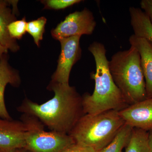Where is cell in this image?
Wrapping results in <instances>:
<instances>
[{
	"mask_svg": "<svg viewBox=\"0 0 152 152\" xmlns=\"http://www.w3.org/2000/svg\"><path fill=\"white\" fill-rule=\"evenodd\" d=\"M47 88L54 93L51 99L40 104L26 99L17 110L23 114L36 117L50 131L69 135L86 114L83 98L69 83L51 81Z\"/></svg>",
	"mask_w": 152,
	"mask_h": 152,
	"instance_id": "obj_1",
	"label": "cell"
},
{
	"mask_svg": "<svg viewBox=\"0 0 152 152\" xmlns=\"http://www.w3.org/2000/svg\"><path fill=\"white\" fill-rule=\"evenodd\" d=\"M88 50L94 58L96 69L95 73L91 74V78L95 81L94 92L82 96L85 113L96 115L110 110L119 111L126 107L129 105L112 77L104 46L94 42Z\"/></svg>",
	"mask_w": 152,
	"mask_h": 152,
	"instance_id": "obj_2",
	"label": "cell"
},
{
	"mask_svg": "<svg viewBox=\"0 0 152 152\" xmlns=\"http://www.w3.org/2000/svg\"><path fill=\"white\" fill-rule=\"evenodd\" d=\"M109 66L113 80L128 105L147 99L140 55L136 48L131 46L129 50L117 52Z\"/></svg>",
	"mask_w": 152,
	"mask_h": 152,
	"instance_id": "obj_3",
	"label": "cell"
},
{
	"mask_svg": "<svg viewBox=\"0 0 152 152\" xmlns=\"http://www.w3.org/2000/svg\"><path fill=\"white\" fill-rule=\"evenodd\" d=\"M125 124L116 110L96 115L85 114L69 135L75 142L88 146L98 152L113 140Z\"/></svg>",
	"mask_w": 152,
	"mask_h": 152,
	"instance_id": "obj_4",
	"label": "cell"
},
{
	"mask_svg": "<svg viewBox=\"0 0 152 152\" xmlns=\"http://www.w3.org/2000/svg\"><path fill=\"white\" fill-rule=\"evenodd\" d=\"M21 121L26 127L24 148L30 152H62L75 142L69 135L45 130L37 118L23 114Z\"/></svg>",
	"mask_w": 152,
	"mask_h": 152,
	"instance_id": "obj_5",
	"label": "cell"
},
{
	"mask_svg": "<svg viewBox=\"0 0 152 152\" xmlns=\"http://www.w3.org/2000/svg\"><path fill=\"white\" fill-rule=\"evenodd\" d=\"M96 23L93 14L89 10L84 8L67 16L63 21L52 30L51 35L55 39L91 35L94 32Z\"/></svg>",
	"mask_w": 152,
	"mask_h": 152,
	"instance_id": "obj_6",
	"label": "cell"
},
{
	"mask_svg": "<svg viewBox=\"0 0 152 152\" xmlns=\"http://www.w3.org/2000/svg\"><path fill=\"white\" fill-rule=\"evenodd\" d=\"M80 36H76L59 40L61 52L56 69L52 76L51 81L69 83L72 68L81 57V49L80 45Z\"/></svg>",
	"mask_w": 152,
	"mask_h": 152,
	"instance_id": "obj_7",
	"label": "cell"
},
{
	"mask_svg": "<svg viewBox=\"0 0 152 152\" xmlns=\"http://www.w3.org/2000/svg\"><path fill=\"white\" fill-rule=\"evenodd\" d=\"M119 114L126 124L148 132L152 129V98L128 106Z\"/></svg>",
	"mask_w": 152,
	"mask_h": 152,
	"instance_id": "obj_8",
	"label": "cell"
},
{
	"mask_svg": "<svg viewBox=\"0 0 152 152\" xmlns=\"http://www.w3.org/2000/svg\"><path fill=\"white\" fill-rule=\"evenodd\" d=\"M26 127L21 121L0 118V149L14 152L25 146Z\"/></svg>",
	"mask_w": 152,
	"mask_h": 152,
	"instance_id": "obj_9",
	"label": "cell"
},
{
	"mask_svg": "<svg viewBox=\"0 0 152 152\" xmlns=\"http://www.w3.org/2000/svg\"><path fill=\"white\" fill-rule=\"evenodd\" d=\"M21 83V80L18 71L9 64L7 54L0 57V118L12 119L5 102V91L8 85L17 88L20 86Z\"/></svg>",
	"mask_w": 152,
	"mask_h": 152,
	"instance_id": "obj_10",
	"label": "cell"
},
{
	"mask_svg": "<svg viewBox=\"0 0 152 152\" xmlns=\"http://www.w3.org/2000/svg\"><path fill=\"white\" fill-rule=\"evenodd\" d=\"M131 46L137 49L141 57V64L143 72L147 99L152 98V45L143 38L133 34L130 37Z\"/></svg>",
	"mask_w": 152,
	"mask_h": 152,
	"instance_id": "obj_11",
	"label": "cell"
},
{
	"mask_svg": "<svg viewBox=\"0 0 152 152\" xmlns=\"http://www.w3.org/2000/svg\"><path fill=\"white\" fill-rule=\"evenodd\" d=\"M10 4L3 6L0 9V44L11 52L16 53L20 50V47L16 40L11 37L8 26L11 22L16 20L15 14L17 11L12 10L9 7Z\"/></svg>",
	"mask_w": 152,
	"mask_h": 152,
	"instance_id": "obj_12",
	"label": "cell"
},
{
	"mask_svg": "<svg viewBox=\"0 0 152 152\" xmlns=\"http://www.w3.org/2000/svg\"><path fill=\"white\" fill-rule=\"evenodd\" d=\"M129 10L134 34L145 39L152 45V25L146 14L138 8L131 7Z\"/></svg>",
	"mask_w": 152,
	"mask_h": 152,
	"instance_id": "obj_13",
	"label": "cell"
},
{
	"mask_svg": "<svg viewBox=\"0 0 152 152\" xmlns=\"http://www.w3.org/2000/svg\"><path fill=\"white\" fill-rule=\"evenodd\" d=\"M125 148V152H151L148 132L133 128L130 138Z\"/></svg>",
	"mask_w": 152,
	"mask_h": 152,
	"instance_id": "obj_14",
	"label": "cell"
},
{
	"mask_svg": "<svg viewBox=\"0 0 152 152\" xmlns=\"http://www.w3.org/2000/svg\"><path fill=\"white\" fill-rule=\"evenodd\" d=\"M133 128L125 124L110 142L98 152H123L130 138Z\"/></svg>",
	"mask_w": 152,
	"mask_h": 152,
	"instance_id": "obj_15",
	"label": "cell"
},
{
	"mask_svg": "<svg viewBox=\"0 0 152 152\" xmlns=\"http://www.w3.org/2000/svg\"><path fill=\"white\" fill-rule=\"evenodd\" d=\"M47 21L46 18L42 17L27 23V32L32 36L38 47H39L40 42L43 39Z\"/></svg>",
	"mask_w": 152,
	"mask_h": 152,
	"instance_id": "obj_16",
	"label": "cell"
},
{
	"mask_svg": "<svg viewBox=\"0 0 152 152\" xmlns=\"http://www.w3.org/2000/svg\"><path fill=\"white\" fill-rule=\"evenodd\" d=\"M27 22L26 18L11 22L8 26L9 34L15 40L20 39L27 32Z\"/></svg>",
	"mask_w": 152,
	"mask_h": 152,
	"instance_id": "obj_17",
	"label": "cell"
},
{
	"mask_svg": "<svg viewBox=\"0 0 152 152\" xmlns=\"http://www.w3.org/2000/svg\"><path fill=\"white\" fill-rule=\"evenodd\" d=\"M80 0H48L43 1L45 8L60 10L81 2Z\"/></svg>",
	"mask_w": 152,
	"mask_h": 152,
	"instance_id": "obj_18",
	"label": "cell"
},
{
	"mask_svg": "<svg viewBox=\"0 0 152 152\" xmlns=\"http://www.w3.org/2000/svg\"><path fill=\"white\" fill-rule=\"evenodd\" d=\"M62 152H98L88 146L74 142L66 148Z\"/></svg>",
	"mask_w": 152,
	"mask_h": 152,
	"instance_id": "obj_19",
	"label": "cell"
},
{
	"mask_svg": "<svg viewBox=\"0 0 152 152\" xmlns=\"http://www.w3.org/2000/svg\"><path fill=\"white\" fill-rule=\"evenodd\" d=\"M141 7L149 19L152 25V0H142L140 3Z\"/></svg>",
	"mask_w": 152,
	"mask_h": 152,
	"instance_id": "obj_20",
	"label": "cell"
},
{
	"mask_svg": "<svg viewBox=\"0 0 152 152\" xmlns=\"http://www.w3.org/2000/svg\"><path fill=\"white\" fill-rule=\"evenodd\" d=\"M148 140L151 152H152V129L148 132Z\"/></svg>",
	"mask_w": 152,
	"mask_h": 152,
	"instance_id": "obj_21",
	"label": "cell"
},
{
	"mask_svg": "<svg viewBox=\"0 0 152 152\" xmlns=\"http://www.w3.org/2000/svg\"><path fill=\"white\" fill-rule=\"evenodd\" d=\"M8 52V50L0 44V57H1L4 54H7Z\"/></svg>",
	"mask_w": 152,
	"mask_h": 152,
	"instance_id": "obj_22",
	"label": "cell"
},
{
	"mask_svg": "<svg viewBox=\"0 0 152 152\" xmlns=\"http://www.w3.org/2000/svg\"><path fill=\"white\" fill-rule=\"evenodd\" d=\"M11 1H0V9L3 6L10 4Z\"/></svg>",
	"mask_w": 152,
	"mask_h": 152,
	"instance_id": "obj_23",
	"label": "cell"
},
{
	"mask_svg": "<svg viewBox=\"0 0 152 152\" xmlns=\"http://www.w3.org/2000/svg\"><path fill=\"white\" fill-rule=\"evenodd\" d=\"M14 152H29L28 151H27V150H26V149L24 148H23L19 149H18L16 150V151H15Z\"/></svg>",
	"mask_w": 152,
	"mask_h": 152,
	"instance_id": "obj_24",
	"label": "cell"
},
{
	"mask_svg": "<svg viewBox=\"0 0 152 152\" xmlns=\"http://www.w3.org/2000/svg\"><path fill=\"white\" fill-rule=\"evenodd\" d=\"M0 152H6L4 151H2V150L0 149Z\"/></svg>",
	"mask_w": 152,
	"mask_h": 152,
	"instance_id": "obj_25",
	"label": "cell"
}]
</instances>
